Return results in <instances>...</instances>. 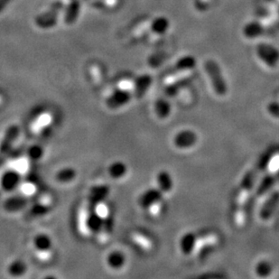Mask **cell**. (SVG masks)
I'll use <instances>...</instances> for the list:
<instances>
[{
    "mask_svg": "<svg viewBox=\"0 0 279 279\" xmlns=\"http://www.w3.org/2000/svg\"><path fill=\"white\" fill-rule=\"evenodd\" d=\"M64 9V5L62 1L54 2L45 12L36 17V25L42 29H49L54 27L57 24L60 13Z\"/></svg>",
    "mask_w": 279,
    "mask_h": 279,
    "instance_id": "1",
    "label": "cell"
},
{
    "mask_svg": "<svg viewBox=\"0 0 279 279\" xmlns=\"http://www.w3.org/2000/svg\"><path fill=\"white\" fill-rule=\"evenodd\" d=\"M255 172H252L246 176L243 183L237 190L236 198H235V212H246V203L250 199L251 191L255 184Z\"/></svg>",
    "mask_w": 279,
    "mask_h": 279,
    "instance_id": "2",
    "label": "cell"
},
{
    "mask_svg": "<svg viewBox=\"0 0 279 279\" xmlns=\"http://www.w3.org/2000/svg\"><path fill=\"white\" fill-rule=\"evenodd\" d=\"M131 100L129 89L120 88L115 89L112 93L106 99V106L110 109H119L126 106Z\"/></svg>",
    "mask_w": 279,
    "mask_h": 279,
    "instance_id": "3",
    "label": "cell"
},
{
    "mask_svg": "<svg viewBox=\"0 0 279 279\" xmlns=\"http://www.w3.org/2000/svg\"><path fill=\"white\" fill-rule=\"evenodd\" d=\"M21 174L17 170H7L0 176V189L6 193H11L21 184Z\"/></svg>",
    "mask_w": 279,
    "mask_h": 279,
    "instance_id": "4",
    "label": "cell"
},
{
    "mask_svg": "<svg viewBox=\"0 0 279 279\" xmlns=\"http://www.w3.org/2000/svg\"><path fill=\"white\" fill-rule=\"evenodd\" d=\"M163 193H161L158 188H150L145 192L138 198V204L139 206L146 211L153 207L156 203L162 202Z\"/></svg>",
    "mask_w": 279,
    "mask_h": 279,
    "instance_id": "5",
    "label": "cell"
},
{
    "mask_svg": "<svg viewBox=\"0 0 279 279\" xmlns=\"http://www.w3.org/2000/svg\"><path fill=\"white\" fill-rule=\"evenodd\" d=\"M20 134V128L19 126L13 124L9 126L6 129V132L4 134V137H2L1 142H0V153L5 154L8 152L11 148L13 144L16 142Z\"/></svg>",
    "mask_w": 279,
    "mask_h": 279,
    "instance_id": "6",
    "label": "cell"
},
{
    "mask_svg": "<svg viewBox=\"0 0 279 279\" xmlns=\"http://www.w3.org/2000/svg\"><path fill=\"white\" fill-rule=\"evenodd\" d=\"M33 247L38 253L43 255L50 253L53 249L54 242L52 237L46 233H38L33 238Z\"/></svg>",
    "mask_w": 279,
    "mask_h": 279,
    "instance_id": "7",
    "label": "cell"
},
{
    "mask_svg": "<svg viewBox=\"0 0 279 279\" xmlns=\"http://www.w3.org/2000/svg\"><path fill=\"white\" fill-rule=\"evenodd\" d=\"M195 134L192 131H181L173 138L174 146L180 149H190L195 145Z\"/></svg>",
    "mask_w": 279,
    "mask_h": 279,
    "instance_id": "8",
    "label": "cell"
},
{
    "mask_svg": "<svg viewBox=\"0 0 279 279\" xmlns=\"http://www.w3.org/2000/svg\"><path fill=\"white\" fill-rule=\"evenodd\" d=\"M107 266L113 270H120L125 267L127 257L121 250H114L110 251L106 258Z\"/></svg>",
    "mask_w": 279,
    "mask_h": 279,
    "instance_id": "9",
    "label": "cell"
},
{
    "mask_svg": "<svg viewBox=\"0 0 279 279\" xmlns=\"http://www.w3.org/2000/svg\"><path fill=\"white\" fill-rule=\"evenodd\" d=\"M279 203V191L273 193L272 194L267 196L264 207L260 211V216L262 220H266L271 217L274 212L278 207Z\"/></svg>",
    "mask_w": 279,
    "mask_h": 279,
    "instance_id": "10",
    "label": "cell"
},
{
    "mask_svg": "<svg viewBox=\"0 0 279 279\" xmlns=\"http://www.w3.org/2000/svg\"><path fill=\"white\" fill-rule=\"evenodd\" d=\"M109 193V189L106 185H95L92 186L89 192V202L90 204L93 205V208H95L97 205H99L101 202H104L107 198Z\"/></svg>",
    "mask_w": 279,
    "mask_h": 279,
    "instance_id": "11",
    "label": "cell"
},
{
    "mask_svg": "<svg viewBox=\"0 0 279 279\" xmlns=\"http://www.w3.org/2000/svg\"><path fill=\"white\" fill-rule=\"evenodd\" d=\"M128 172L129 167L123 161H114L107 167V173L114 180L124 178Z\"/></svg>",
    "mask_w": 279,
    "mask_h": 279,
    "instance_id": "12",
    "label": "cell"
},
{
    "mask_svg": "<svg viewBox=\"0 0 279 279\" xmlns=\"http://www.w3.org/2000/svg\"><path fill=\"white\" fill-rule=\"evenodd\" d=\"M81 11V2L79 0H71L70 4L64 9V22L72 24L76 22Z\"/></svg>",
    "mask_w": 279,
    "mask_h": 279,
    "instance_id": "13",
    "label": "cell"
},
{
    "mask_svg": "<svg viewBox=\"0 0 279 279\" xmlns=\"http://www.w3.org/2000/svg\"><path fill=\"white\" fill-rule=\"evenodd\" d=\"M156 184L157 188L159 189L162 193H168L172 191L173 187L172 178L169 172L167 171H160L156 174Z\"/></svg>",
    "mask_w": 279,
    "mask_h": 279,
    "instance_id": "14",
    "label": "cell"
},
{
    "mask_svg": "<svg viewBox=\"0 0 279 279\" xmlns=\"http://www.w3.org/2000/svg\"><path fill=\"white\" fill-rule=\"evenodd\" d=\"M77 176V171L71 167L61 168L55 173V180L60 184H70Z\"/></svg>",
    "mask_w": 279,
    "mask_h": 279,
    "instance_id": "15",
    "label": "cell"
},
{
    "mask_svg": "<svg viewBox=\"0 0 279 279\" xmlns=\"http://www.w3.org/2000/svg\"><path fill=\"white\" fill-rule=\"evenodd\" d=\"M27 201L21 196H12L4 202V209L8 213L19 212L25 207Z\"/></svg>",
    "mask_w": 279,
    "mask_h": 279,
    "instance_id": "16",
    "label": "cell"
},
{
    "mask_svg": "<svg viewBox=\"0 0 279 279\" xmlns=\"http://www.w3.org/2000/svg\"><path fill=\"white\" fill-rule=\"evenodd\" d=\"M151 84V79L148 75H142L136 79L135 83L133 84L134 94L137 98H141L145 95L147 89H149Z\"/></svg>",
    "mask_w": 279,
    "mask_h": 279,
    "instance_id": "17",
    "label": "cell"
},
{
    "mask_svg": "<svg viewBox=\"0 0 279 279\" xmlns=\"http://www.w3.org/2000/svg\"><path fill=\"white\" fill-rule=\"evenodd\" d=\"M6 270L13 278H21L26 273L27 266L22 259H15L8 265Z\"/></svg>",
    "mask_w": 279,
    "mask_h": 279,
    "instance_id": "18",
    "label": "cell"
},
{
    "mask_svg": "<svg viewBox=\"0 0 279 279\" xmlns=\"http://www.w3.org/2000/svg\"><path fill=\"white\" fill-rule=\"evenodd\" d=\"M196 235L193 233H187L180 239V250L184 255H191L195 245Z\"/></svg>",
    "mask_w": 279,
    "mask_h": 279,
    "instance_id": "19",
    "label": "cell"
},
{
    "mask_svg": "<svg viewBox=\"0 0 279 279\" xmlns=\"http://www.w3.org/2000/svg\"><path fill=\"white\" fill-rule=\"evenodd\" d=\"M171 107L166 101H157L154 104V112L155 115L161 119H167L170 115Z\"/></svg>",
    "mask_w": 279,
    "mask_h": 279,
    "instance_id": "20",
    "label": "cell"
},
{
    "mask_svg": "<svg viewBox=\"0 0 279 279\" xmlns=\"http://www.w3.org/2000/svg\"><path fill=\"white\" fill-rule=\"evenodd\" d=\"M266 172L267 176H271L275 178V175L279 172V153H276L268 159L266 165Z\"/></svg>",
    "mask_w": 279,
    "mask_h": 279,
    "instance_id": "21",
    "label": "cell"
},
{
    "mask_svg": "<svg viewBox=\"0 0 279 279\" xmlns=\"http://www.w3.org/2000/svg\"><path fill=\"white\" fill-rule=\"evenodd\" d=\"M26 154H27V157L29 158L30 160L38 162L43 157L44 149L42 146H40L38 144H35V145L30 146L29 148L27 149Z\"/></svg>",
    "mask_w": 279,
    "mask_h": 279,
    "instance_id": "22",
    "label": "cell"
},
{
    "mask_svg": "<svg viewBox=\"0 0 279 279\" xmlns=\"http://www.w3.org/2000/svg\"><path fill=\"white\" fill-rule=\"evenodd\" d=\"M49 206L43 202H39L35 204L31 209V214L35 217H42L49 212Z\"/></svg>",
    "mask_w": 279,
    "mask_h": 279,
    "instance_id": "23",
    "label": "cell"
},
{
    "mask_svg": "<svg viewBox=\"0 0 279 279\" xmlns=\"http://www.w3.org/2000/svg\"><path fill=\"white\" fill-rule=\"evenodd\" d=\"M256 271L258 277L265 278L271 273V266L267 262H260L256 268Z\"/></svg>",
    "mask_w": 279,
    "mask_h": 279,
    "instance_id": "24",
    "label": "cell"
},
{
    "mask_svg": "<svg viewBox=\"0 0 279 279\" xmlns=\"http://www.w3.org/2000/svg\"><path fill=\"white\" fill-rule=\"evenodd\" d=\"M10 0H0V14L3 12V10L6 8Z\"/></svg>",
    "mask_w": 279,
    "mask_h": 279,
    "instance_id": "25",
    "label": "cell"
}]
</instances>
